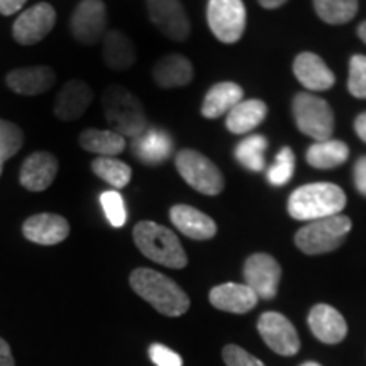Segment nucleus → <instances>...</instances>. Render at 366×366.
<instances>
[{
	"mask_svg": "<svg viewBox=\"0 0 366 366\" xmlns=\"http://www.w3.org/2000/svg\"><path fill=\"white\" fill-rule=\"evenodd\" d=\"M27 0H0V14L2 16H12L19 12L26 6Z\"/></svg>",
	"mask_w": 366,
	"mask_h": 366,
	"instance_id": "39",
	"label": "nucleus"
},
{
	"mask_svg": "<svg viewBox=\"0 0 366 366\" xmlns=\"http://www.w3.org/2000/svg\"><path fill=\"white\" fill-rule=\"evenodd\" d=\"M22 234L27 241L41 246L59 244L70 236V224L63 216L51 212L34 214L22 224Z\"/></svg>",
	"mask_w": 366,
	"mask_h": 366,
	"instance_id": "14",
	"label": "nucleus"
},
{
	"mask_svg": "<svg viewBox=\"0 0 366 366\" xmlns=\"http://www.w3.org/2000/svg\"><path fill=\"white\" fill-rule=\"evenodd\" d=\"M259 6L263 9H268V11H273V9H278L282 6H285L288 0H258Z\"/></svg>",
	"mask_w": 366,
	"mask_h": 366,
	"instance_id": "42",
	"label": "nucleus"
},
{
	"mask_svg": "<svg viewBox=\"0 0 366 366\" xmlns=\"http://www.w3.org/2000/svg\"><path fill=\"white\" fill-rule=\"evenodd\" d=\"M94 100V90L84 80L73 79L66 81L54 100V116L63 122H73L86 112Z\"/></svg>",
	"mask_w": 366,
	"mask_h": 366,
	"instance_id": "15",
	"label": "nucleus"
},
{
	"mask_svg": "<svg viewBox=\"0 0 366 366\" xmlns=\"http://www.w3.org/2000/svg\"><path fill=\"white\" fill-rule=\"evenodd\" d=\"M56 24V11L51 4L41 2L26 9L12 26V36L16 43L33 46L43 41Z\"/></svg>",
	"mask_w": 366,
	"mask_h": 366,
	"instance_id": "11",
	"label": "nucleus"
},
{
	"mask_svg": "<svg viewBox=\"0 0 366 366\" xmlns=\"http://www.w3.org/2000/svg\"><path fill=\"white\" fill-rule=\"evenodd\" d=\"M148 16L164 38L183 43L190 36V21L180 0H146Z\"/></svg>",
	"mask_w": 366,
	"mask_h": 366,
	"instance_id": "10",
	"label": "nucleus"
},
{
	"mask_svg": "<svg viewBox=\"0 0 366 366\" xmlns=\"http://www.w3.org/2000/svg\"><path fill=\"white\" fill-rule=\"evenodd\" d=\"M347 158H350L347 144L345 141L332 139V137L326 141H315L305 153V159L315 170H332L346 163Z\"/></svg>",
	"mask_w": 366,
	"mask_h": 366,
	"instance_id": "28",
	"label": "nucleus"
},
{
	"mask_svg": "<svg viewBox=\"0 0 366 366\" xmlns=\"http://www.w3.org/2000/svg\"><path fill=\"white\" fill-rule=\"evenodd\" d=\"M222 358L227 366H264L256 356L249 355L248 351L236 345H227L224 347Z\"/></svg>",
	"mask_w": 366,
	"mask_h": 366,
	"instance_id": "36",
	"label": "nucleus"
},
{
	"mask_svg": "<svg viewBox=\"0 0 366 366\" xmlns=\"http://www.w3.org/2000/svg\"><path fill=\"white\" fill-rule=\"evenodd\" d=\"M351 227V219L341 214L310 221L307 226L297 231L295 244L305 254L331 253L345 242Z\"/></svg>",
	"mask_w": 366,
	"mask_h": 366,
	"instance_id": "5",
	"label": "nucleus"
},
{
	"mask_svg": "<svg viewBox=\"0 0 366 366\" xmlns=\"http://www.w3.org/2000/svg\"><path fill=\"white\" fill-rule=\"evenodd\" d=\"M244 95V90L234 81H221L210 86V90L205 95L200 112L205 119H219L227 116L229 111L239 104Z\"/></svg>",
	"mask_w": 366,
	"mask_h": 366,
	"instance_id": "25",
	"label": "nucleus"
},
{
	"mask_svg": "<svg viewBox=\"0 0 366 366\" xmlns=\"http://www.w3.org/2000/svg\"><path fill=\"white\" fill-rule=\"evenodd\" d=\"M314 9L326 24L341 26L355 19L358 0H314Z\"/></svg>",
	"mask_w": 366,
	"mask_h": 366,
	"instance_id": "31",
	"label": "nucleus"
},
{
	"mask_svg": "<svg viewBox=\"0 0 366 366\" xmlns=\"http://www.w3.org/2000/svg\"><path fill=\"white\" fill-rule=\"evenodd\" d=\"M268 148V139L262 134H251L236 146L234 157L241 167L249 172L264 170V151Z\"/></svg>",
	"mask_w": 366,
	"mask_h": 366,
	"instance_id": "29",
	"label": "nucleus"
},
{
	"mask_svg": "<svg viewBox=\"0 0 366 366\" xmlns=\"http://www.w3.org/2000/svg\"><path fill=\"white\" fill-rule=\"evenodd\" d=\"M102 111L111 129L124 137L134 139L149 127L143 104L126 86L109 85L104 90Z\"/></svg>",
	"mask_w": 366,
	"mask_h": 366,
	"instance_id": "4",
	"label": "nucleus"
},
{
	"mask_svg": "<svg viewBox=\"0 0 366 366\" xmlns=\"http://www.w3.org/2000/svg\"><path fill=\"white\" fill-rule=\"evenodd\" d=\"M153 80L159 89H180L194 80V66L189 58L182 54H167L153 66Z\"/></svg>",
	"mask_w": 366,
	"mask_h": 366,
	"instance_id": "23",
	"label": "nucleus"
},
{
	"mask_svg": "<svg viewBox=\"0 0 366 366\" xmlns=\"http://www.w3.org/2000/svg\"><path fill=\"white\" fill-rule=\"evenodd\" d=\"M136 46L129 36L121 31H107L102 39V59L109 70L126 71L134 66Z\"/></svg>",
	"mask_w": 366,
	"mask_h": 366,
	"instance_id": "24",
	"label": "nucleus"
},
{
	"mask_svg": "<svg viewBox=\"0 0 366 366\" xmlns=\"http://www.w3.org/2000/svg\"><path fill=\"white\" fill-rule=\"evenodd\" d=\"M294 75L304 89L312 92L329 90L336 84V76L319 54L304 51L294 59Z\"/></svg>",
	"mask_w": 366,
	"mask_h": 366,
	"instance_id": "17",
	"label": "nucleus"
},
{
	"mask_svg": "<svg viewBox=\"0 0 366 366\" xmlns=\"http://www.w3.org/2000/svg\"><path fill=\"white\" fill-rule=\"evenodd\" d=\"M0 366H16L11 346H9V342L6 340H2V337H0Z\"/></svg>",
	"mask_w": 366,
	"mask_h": 366,
	"instance_id": "40",
	"label": "nucleus"
},
{
	"mask_svg": "<svg viewBox=\"0 0 366 366\" xmlns=\"http://www.w3.org/2000/svg\"><path fill=\"white\" fill-rule=\"evenodd\" d=\"M71 34L79 43L95 46L107 33V7L102 0H81L71 14Z\"/></svg>",
	"mask_w": 366,
	"mask_h": 366,
	"instance_id": "9",
	"label": "nucleus"
},
{
	"mask_svg": "<svg viewBox=\"0 0 366 366\" xmlns=\"http://www.w3.org/2000/svg\"><path fill=\"white\" fill-rule=\"evenodd\" d=\"M346 207V194L336 183L317 182L302 185L288 197V214L297 221H317L337 216Z\"/></svg>",
	"mask_w": 366,
	"mask_h": 366,
	"instance_id": "2",
	"label": "nucleus"
},
{
	"mask_svg": "<svg viewBox=\"0 0 366 366\" xmlns=\"http://www.w3.org/2000/svg\"><path fill=\"white\" fill-rule=\"evenodd\" d=\"M58 175V158L48 151H36L22 163L19 182L29 192H44Z\"/></svg>",
	"mask_w": 366,
	"mask_h": 366,
	"instance_id": "16",
	"label": "nucleus"
},
{
	"mask_svg": "<svg viewBox=\"0 0 366 366\" xmlns=\"http://www.w3.org/2000/svg\"><path fill=\"white\" fill-rule=\"evenodd\" d=\"M170 221L183 236L190 239L207 241L217 234V224L214 222V219L192 205H173L170 209Z\"/></svg>",
	"mask_w": 366,
	"mask_h": 366,
	"instance_id": "18",
	"label": "nucleus"
},
{
	"mask_svg": "<svg viewBox=\"0 0 366 366\" xmlns=\"http://www.w3.org/2000/svg\"><path fill=\"white\" fill-rule=\"evenodd\" d=\"M207 22L216 39L237 43L246 31V7L242 0H209Z\"/></svg>",
	"mask_w": 366,
	"mask_h": 366,
	"instance_id": "8",
	"label": "nucleus"
},
{
	"mask_svg": "<svg viewBox=\"0 0 366 366\" xmlns=\"http://www.w3.org/2000/svg\"><path fill=\"white\" fill-rule=\"evenodd\" d=\"M132 237H134L137 249L151 262L173 269L185 268L189 263L180 239L172 229L162 224L153 221L137 222L132 229Z\"/></svg>",
	"mask_w": 366,
	"mask_h": 366,
	"instance_id": "3",
	"label": "nucleus"
},
{
	"mask_svg": "<svg viewBox=\"0 0 366 366\" xmlns=\"http://www.w3.org/2000/svg\"><path fill=\"white\" fill-rule=\"evenodd\" d=\"M295 126L305 136L314 141L331 139L334 132V112L327 100L312 95L310 92H300L292 102Z\"/></svg>",
	"mask_w": 366,
	"mask_h": 366,
	"instance_id": "6",
	"label": "nucleus"
},
{
	"mask_svg": "<svg viewBox=\"0 0 366 366\" xmlns=\"http://www.w3.org/2000/svg\"><path fill=\"white\" fill-rule=\"evenodd\" d=\"M347 90L356 99H366V56L355 54L350 59V76Z\"/></svg>",
	"mask_w": 366,
	"mask_h": 366,
	"instance_id": "34",
	"label": "nucleus"
},
{
	"mask_svg": "<svg viewBox=\"0 0 366 366\" xmlns=\"http://www.w3.org/2000/svg\"><path fill=\"white\" fill-rule=\"evenodd\" d=\"M258 332L269 350L282 356H294L300 350V340L294 324L278 312H264L258 319Z\"/></svg>",
	"mask_w": 366,
	"mask_h": 366,
	"instance_id": "13",
	"label": "nucleus"
},
{
	"mask_svg": "<svg viewBox=\"0 0 366 366\" xmlns=\"http://www.w3.org/2000/svg\"><path fill=\"white\" fill-rule=\"evenodd\" d=\"M242 274H244V283L258 295V299L269 300L277 297L282 267L273 256L267 253L251 254L246 259Z\"/></svg>",
	"mask_w": 366,
	"mask_h": 366,
	"instance_id": "12",
	"label": "nucleus"
},
{
	"mask_svg": "<svg viewBox=\"0 0 366 366\" xmlns=\"http://www.w3.org/2000/svg\"><path fill=\"white\" fill-rule=\"evenodd\" d=\"M54 81H56V73L51 66L46 65L17 68L9 71L6 76L9 89L26 97L46 94L54 85Z\"/></svg>",
	"mask_w": 366,
	"mask_h": 366,
	"instance_id": "19",
	"label": "nucleus"
},
{
	"mask_svg": "<svg viewBox=\"0 0 366 366\" xmlns=\"http://www.w3.org/2000/svg\"><path fill=\"white\" fill-rule=\"evenodd\" d=\"M309 327L319 341L337 345L346 337L347 324L340 310L327 304L314 305L309 314Z\"/></svg>",
	"mask_w": 366,
	"mask_h": 366,
	"instance_id": "21",
	"label": "nucleus"
},
{
	"mask_svg": "<svg viewBox=\"0 0 366 366\" xmlns=\"http://www.w3.org/2000/svg\"><path fill=\"white\" fill-rule=\"evenodd\" d=\"M295 172V154L292 148H282L278 151V154L274 157V162L272 167L268 168L267 178L268 182L274 187H282L285 183L290 182V178L294 177Z\"/></svg>",
	"mask_w": 366,
	"mask_h": 366,
	"instance_id": "33",
	"label": "nucleus"
},
{
	"mask_svg": "<svg viewBox=\"0 0 366 366\" xmlns=\"http://www.w3.org/2000/svg\"><path fill=\"white\" fill-rule=\"evenodd\" d=\"M90 168L94 175L102 178L104 182H107L114 189H124V187L129 185L132 177L129 164L116 158L99 157L92 162Z\"/></svg>",
	"mask_w": 366,
	"mask_h": 366,
	"instance_id": "30",
	"label": "nucleus"
},
{
	"mask_svg": "<svg viewBox=\"0 0 366 366\" xmlns=\"http://www.w3.org/2000/svg\"><path fill=\"white\" fill-rule=\"evenodd\" d=\"M129 285L141 299L167 317H180L190 309L185 290L167 274L151 268H136L129 277Z\"/></svg>",
	"mask_w": 366,
	"mask_h": 366,
	"instance_id": "1",
	"label": "nucleus"
},
{
	"mask_svg": "<svg viewBox=\"0 0 366 366\" xmlns=\"http://www.w3.org/2000/svg\"><path fill=\"white\" fill-rule=\"evenodd\" d=\"M148 351H149L151 361H153L157 366H182L183 365L180 355H177L175 351L170 350V347L158 345V342L151 345Z\"/></svg>",
	"mask_w": 366,
	"mask_h": 366,
	"instance_id": "37",
	"label": "nucleus"
},
{
	"mask_svg": "<svg viewBox=\"0 0 366 366\" xmlns=\"http://www.w3.org/2000/svg\"><path fill=\"white\" fill-rule=\"evenodd\" d=\"M302 366H322V365H319V363H315V361H307V363H304Z\"/></svg>",
	"mask_w": 366,
	"mask_h": 366,
	"instance_id": "44",
	"label": "nucleus"
},
{
	"mask_svg": "<svg viewBox=\"0 0 366 366\" xmlns=\"http://www.w3.org/2000/svg\"><path fill=\"white\" fill-rule=\"evenodd\" d=\"M353 178L356 190H358L363 197H366V157H361L358 162L355 163Z\"/></svg>",
	"mask_w": 366,
	"mask_h": 366,
	"instance_id": "38",
	"label": "nucleus"
},
{
	"mask_svg": "<svg viewBox=\"0 0 366 366\" xmlns=\"http://www.w3.org/2000/svg\"><path fill=\"white\" fill-rule=\"evenodd\" d=\"M24 144V132L17 124L6 119H0V177H2L4 163L19 153Z\"/></svg>",
	"mask_w": 366,
	"mask_h": 366,
	"instance_id": "32",
	"label": "nucleus"
},
{
	"mask_svg": "<svg viewBox=\"0 0 366 366\" xmlns=\"http://www.w3.org/2000/svg\"><path fill=\"white\" fill-rule=\"evenodd\" d=\"M100 204H102L105 216H107L109 222L112 224V227H122L126 224L127 214H126V205L122 195L116 190L104 192L100 195Z\"/></svg>",
	"mask_w": 366,
	"mask_h": 366,
	"instance_id": "35",
	"label": "nucleus"
},
{
	"mask_svg": "<svg viewBox=\"0 0 366 366\" xmlns=\"http://www.w3.org/2000/svg\"><path fill=\"white\" fill-rule=\"evenodd\" d=\"M268 107L263 100H241L226 116V127L232 134H248L264 121Z\"/></svg>",
	"mask_w": 366,
	"mask_h": 366,
	"instance_id": "26",
	"label": "nucleus"
},
{
	"mask_svg": "<svg viewBox=\"0 0 366 366\" xmlns=\"http://www.w3.org/2000/svg\"><path fill=\"white\" fill-rule=\"evenodd\" d=\"M355 131L363 143H366V112L360 114L355 121Z\"/></svg>",
	"mask_w": 366,
	"mask_h": 366,
	"instance_id": "41",
	"label": "nucleus"
},
{
	"mask_svg": "<svg viewBox=\"0 0 366 366\" xmlns=\"http://www.w3.org/2000/svg\"><path fill=\"white\" fill-rule=\"evenodd\" d=\"M79 144L81 149L92 154L105 158H114L126 149V137L112 129H85L80 132Z\"/></svg>",
	"mask_w": 366,
	"mask_h": 366,
	"instance_id": "27",
	"label": "nucleus"
},
{
	"mask_svg": "<svg viewBox=\"0 0 366 366\" xmlns=\"http://www.w3.org/2000/svg\"><path fill=\"white\" fill-rule=\"evenodd\" d=\"M131 149L141 163L159 164L172 157L173 141L164 129L148 127L143 134L132 139Z\"/></svg>",
	"mask_w": 366,
	"mask_h": 366,
	"instance_id": "22",
	"label": "nucleus"
},
{
	"mask_svg": "<svg viewBox=\"0 0 366 366\" xmlns=\"http://www.w3.org/2000/svg\"><path fill=\"white\" fill-rule=\"evenodd\" d=\"M210 304L217 310L231 314H246L258 304V295L246 283H222L209 294Z\"/></svg>",
	"mask_w": 366,
	"mask_h": 366,
	"instance_id": "20",
	"label": "nucleus"
},
{
	"mask_svg": "<svg viewBox=\"0 0 366 366\" xmlns=\"http://www.w3.org/2000/svg\"><path fill=\"white\" fill-rule=\"evenodd\" d=\"M180 177L200 194L216 197L224 190V177L217 164L195 149H180L175 157Z\"/></svg>",
	"mask_w": 366,
	"mask_h": 366,
	"instance_id": "7",
	"label": "nucleus"
},
{
	"mask_svg": "<svg viewBox=\"0 0 366 366\" xmlns=\"http://www.w3.org/2000/svg\"><path fill=\"white\" fill-rule=\"evenodd\" d=\"M358 36H360V39L366 44V21L361 22V24L358 26Z\"/></svg>",
	"mask_w": 366,
	"mask_h": 366,
	"instance_id": "43",
	"label": "nucleus"
}]
</instances>
